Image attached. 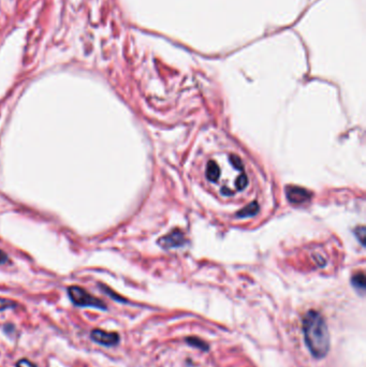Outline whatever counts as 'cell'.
I'll return each instance as SVG.
<instances>
[{"label":"cell","mask_w":366,"mask_h":367,"mask_svg":"<svg viewBox=\"0 0 366 367\" xmlns=\"http://www.w3.org/2000/svg\"><path fill=\"white\" fill-rule=\"evenodd\" d=\"M90 339L100 346L114 347L121 341V336L116 332H107L100 329H93L90 332Z\"/></svg>","instance_id":"cell-3"},{"label":"cell","mask_w":366,"mask_h":367,"mask_svg":"<svg viewBox=\"0 0 366 367\" xmlns=\"http://www.w3.org/2000/svg\"><path fill=\"white\" fill-rule=\"evenodd\" d=\"M248 184V178L245 174H242L237 177L235 186L238 190H243L246 186Z\"/></svg>","instance_id":"cell-12"},{"label":"cell","mask_w":366,"mask_h":367,"mask_svg":"<svg viewBox=\"0 0 366 367\" xmlns=\"http://www.w3.org/2000/svg\"><path fill=\"white\" fill-rule=\"evenodd\" d=\"M186 242L184 233L180 230H174L170 234L164 236L163 238L159 240V245L163 246L164 248L169 249V248H175V247L182 246L184 245Z\"/></svg>","instance_id":"cell-5"},{"label":"cell","mask_w":366,"mask_h":367,"mask_svg":"<svg viewBox=\"0 0 366 367\" xmlns=\"http://www.w3.org/2000/svg\"><path fill=\"white\" fill-rule=\"evenodd\" d=\"M220 175V169L215 161H210L206 169V177L210 182H216Z\"/></svg>","instance_id":"cell-8"},{"label":"cell","mask_w":366,"mask_h":367,"mask_svg":"<svg viewBox=\"0 0 366 367\" xmlns=\"http://www.w3.org/2000/svg\"><path fill=\"white\" fill-rule=\"evenodd\" d=\"M68 295H69L70 301L73 305L78 307H92V308L100 309V310H108L107 304L101 301L100 298L91 295L86 290L78 287V286H71L67 290Z\"/></svg>","instance_id":"cell-2"},{"label":"cell","mask_w":366,"mask_h":367,"mask_svg":"<svg viewBox=\"0 0 366 367\" xmlns=\"http://www.w3.org/2000/svg\"><path fill=\"white\" fill-rule=\"evenodd\" d=\"M258 212H259V204L257 202H251L247 206L237 213V217L238 218L252 217L254 215H257Z\"/></svg>","instance_id":"cell-7"},{"label":"cell","mask_w":366,"mask_h":367,"mask_svg":"<svg viewBox=\"0 0 366 367\" xmlns=\"http://www.w3.org/2000/svg\"><path fill=\"white\" fill-rule=\"evenodd\" d=\"M99 288L102 290V292H103V293H106L108 296H110L111 298H113V300L114 301H116V302H118V303H123V304H128V301H127V300H125V298L124 297H122V296H119L118 294H116L115 292H113L112 291V290H111L110 288H108L107 286H104V285H99Z\"/></svg>","instance_id":"cell-10"},{"label":"cell","mask_w":366,"mask_h":367,"mask_svg":"<svg viewBox=\"0 0 366 367\" xmlns=\"http://www.w3.org/2000/svg\"><path fill=\"white\" fill-rule=\"evenodd\" d=\"M4 331L6 334H12V332L15 331V327L13 326V324H6V326L4 327Z\"/></svg>","instance_id":"cell-16"},{"label":"cell","mask_w":366,"mask_h":367,"mask_svg":"<svg viewBox=\"0 0 366 367\" xmlns=\"http://www.w3.org/2000/svg\"><path fill=\"white\" fill-rule=\"evenodd\" d=\"M230 160H231V162L233 164V166H234L236 169H240V170H242V169H243L242 160H241L240 158H238V157H236V156L232 155V156H231V159H230Z\"/></svg>","instance_id":"cell-15"},{"label":"cell","mask_w":366,"mask_h":367,"mask_svg":"<svg viewBox=\"0 0 366 367\" xmlns=\"http://www.w3.org/2000/svg\"><path fill=\"white\" fill-rule=\"evenodd\" d=\"M311 192L302 187L288 186L286 188V197L288 201L292 204H302L310 200Z\"/></svg>","instance_id":"cell-4"},{"label":"cell","mask_w":366,"mask_h":367,"mask_svg":"<svg viewBox=\"0 0 366 367\" xmlns=\"http://www.w3.org/2000/svg\"><path fill=\"white\" fill-rule=\"evenodd\" d=\"M185 341L188 346L193 347L195 349H199V350H201V351L207 352L210 350V345L206 343V341H204L203 339H201L200 337L188 336V337H186Z\"/></svg>","instance_id":"cell-6"},{"label":"cell","mask_w":366,"mask_h":367,"mask_svg":"<svg viewBox=\"0 0 366 367\" xmlns=\"http://www.w3.org/2000/svg\"><path fill=\"white\" fill-rule=\"evenodd\" d=\"M15 307H18V303L16 302L0 297V311H5L8 309H14Z\"/></svg>","instance_id":"cell-11"},{"label":"cell","mask_w":366,"mask_h":367,"mask_svg":"<svg viewBox=\"0 0 366 367\" xmlns=\"http://www.w3.org/2000/svg\"><path fill=\"white\" fill-rule=\"evenodd\" d=\"M8 259H9V258H8V254L5 251L0 250V264L7 263L8 262Z\"/></svg>","instance_id":"cell-17"},{"label":"cell","mask_w":366,"mask_h":367,"mask_svg":"<svg viewBox=\"0 0 366 367\" xmlns=\"http://www.w3.org/2000/svg\"><path fill=\"white\" fill-rule=\"evenodd\" d=\"M354 234L356 236L357 240L360 241L361 245H365V234H366V231H365V228L364 227H357L355 230H354Z\"/></svg>","instance_id":"cell-13"},{"label":"cell","mask_w":366,"mask_h":367,"mask_svg":"<svg viewBox=\"0 0 366 367\" xmlns=\"http://www.w3.org/2000/svg\"><path fill=\"white\" fill-rule=\"evenodd\" d=\"M302 330L311 356L317 360L326 357L330 351L331 336L325 317L317 310H308L303 317Z\"/></svg>","instance_id":"cell-1"},{"label":"cell","mask_w":366,"mask_h":367,"mask_svg":"<svg viewBox=\"0 0 366 367\" xmlns=\"http://www.w3.org/2000/svg\"><path fill=\"white\" fill-rule=\"evenodd\" d=\"M351 284L357 292H360L361 294L364 293L366 285H365V276L362 272L356 273V274L352 276Z\"/></svg>","instance_id":"cell-9"},{"label":"cell","mask_w":366,"mask_h":367,"mask_svg":"<svg viewBox=\"0 0 366 367\" xmlns=\"http://www.w3.org/2000/svg\"><path fill=\"white\" fill-rule=\"evenodd\" d=\"M15 367H37V365L29 361L28 358H21L15 363Z\"/></svg>","instance_id":"cell-14"}]
</instances>
